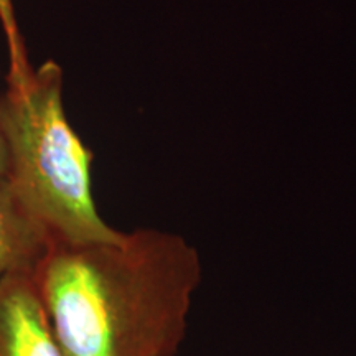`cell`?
Listing matches in <instances>:
<instances>
[{
	"instance_id": "obj_5",
	"label": "cell",
	"mask_w": 356,
	"mask_h": 356,
	"mask_svg": "<svg viewBox=\"0 0 356 356\" xmlns=\"http://www.w3.org/2000/svg\"><path fill=\"white\" fill-rule=\"evenodd\" d=\"M0 25H2L3 33H6L7 47H8V74L7 79H17L32 70L24 40L19 32V24H17L15 8H13V0H0Z\"/></svg>"
},
{
	"instance_id": "obj_4",
	"label": "cell",
	"mask_w": 356,
	"mask_h": 356,
	"mask_svg": "<svg viewBox=\"0 0 356 356\" xmlns=\"http://www.w3.org/2000/svg\"><path fill=\"white\" fill-rule=\"evenodd\" d=\"M51 241L44 229L0 181V280L8 275L35 273Z\"/></svg>"
},
{
	"instance_id": "obj_1",
	"label": "cell",
	"mask_w": 356,
	"mask_h": 356,
	"mask_svg": "<svg viewBox=\"0 0 356 356\" xmlns=\"http://www.w3.org/2000/svg\"><path fill=\"white\" fill-rule=\"evenodd\" d=\"M33 279L63 356H177L203 264L184 236L139 228L55 244Z\"/></svg>"
},
{
	"instance_id": "obj_3",
	"label": "cell",
	"mask_w": 356,
	"mask_h": 356,
	"mask_svg": "<svg viewBox=\"0 0 356 356\" xmlns=\"http://www.w3.org/2000/svg\"><path fill=\"white\" fill-rule=\"evenodd\" d=\"M0 356H63L33 273L0 280Z\"/></svg>"
},
{
	"instance_id": "obj_6",
	"label": "cell",
	"mask_w": 356,
	"mask_h": 356,
	"mask_svg": "<svg viewBox=\"0 0 356 356\" xmlns=\"http://www.w3.org/2000/svg\"><path fill=\"white\" fill-rule=\"evenodd\" d=\"M7 173V152H6V142H3L2 129H0V181L6 180Z\"/></svg>"
},
{
	"instance_id": "obj_2",
	"label": "cell",
	"mask_w": 356,
	"mask_h": 356,
	"mask_svg": "<svg viewBox=\"0 0 356 356\" xmlns=\"http://www.w3.org/2000/svg\"><path fill=\"white\" fill-rule=\"evenodd\" d=\"M61 91L63 71L55 61L7 79L0 96L6 184L51 246L118 241L122 231L102 220L92 195L95 154L71 127Z\"/></svg>"
}]
</instances>
